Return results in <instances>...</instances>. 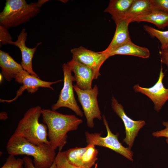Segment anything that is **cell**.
I'll list each match as a JSON object with an SVG mask.
<instances>
[{
  "label": "cell",
  "mask_w": 168,
  "mask_h": 168,
  "mask_svg": "<svg viewBox=\"0 0 168 168\" xmlns=\"http://www.w3.org/2000/svg\"><path fill=\"white\" fill-rule=\"evenodd\" d=\"M43 123L48 128V137L50 144L54 150L59 151L66 144L67 133L76 130L82 123V119L73 115L65 114L56 110L42 109Z\"/></svg>",
  "instance_id": "obj_1"
},
{
  "label": "cell",
  "mask_w": 168,
  "mask_h": 168,
  "mask_svg": "<svg viewBox=\"0 0 168 168\" xmlns=\"http://www.w3.org/2000/svg\"><path fill=\"white\" fill-rule=\"evenodd\" d=\"M6 149L9 155L33 157L36 168H49L54 163L57 155L55 150L50 144L37 146L14 134L9 138Z\"/></svg>",
  "instance_id": "obj_2"
},
{
  "label": "cell",
  "mask_w": 168,
  "mask_h": 168,
  "mask_svg": "<svg viewBox=\"0 0 168 168\" xmlns=\"http://www.w3.org/2000/svg\"><path fill=\"white\" fill-rule=\"evenodd\" d=\"M42 110L39 106L29 109L19 121L13 134L37 146L50 144L47 138V127L39 121Z\"/></svg>",
  "instance_id": "obj_3"
},
{
  "label": "cell",
  "mask_w": 168,
  "mask_h": 168,
  "mask_svg": "<svg viewBox=\"0 0 168 168\" xmlns=\"http://www.w3.org/2000/svg\"><path fill=\"white\" fill-rule=\"evenodd\" d=\"M37 2L27 3L25 0H7L0 13V25L7 29L29 21L40 12Z\"/></svg>",
  "instance_id": "obj_4"
},
{
  "label": "cell",
  "mask_w": 168,
  "mask_h": 168,
  "mask_svg": "<svg viewBox=\"0 0 168 168\" xmlns=\"http://www.w3.org/2000/svg\"><path fill=\"white\" fill-rule=\"evenodd\" d=\"M103 123L107 130V135L105 137L101 136V133H85L86 143L109 148L123 156L129 160L133 161V152L128 147L123 146L118 139L119 134H114L111 131L106 117L102 116Z\"/></svg>",
  "instance_id": "obj_5"
},
{
  "label": "cell",
  "mask_w": 168,
  "mask_h": 168,
  "mask_svg": "<svg viewBox=\"0 0 168 168\" xmlns=\"http://www.w3.org/2000/svg\"><path fill=\"white\" fill-rule=\"evenodd\" d=\"M64 74L63 86L61 91L57 102L53 105L51 110H56L62 107L68 108L72 110L78 116L82 117L83 113L78 106L74 93L73 82L75 78L67 63L62 66Z\"/></svg>",
  "instance_id": "obj_6"
},
{
  "label": "cell",
  "mask_w": 168,
  "mask_h": 168,
  "mask_svg": "<svg viewBox=\"0 0 168 168\" xmlns=\"http://www.w3.org/2000/svg\"><path fill=\"white\" fill-rule=\"evenodd\" d=\"M73 88L82 106L87 125L90 128H93L94 126L95 119L100 120L102 119L97 100L99 92L98 86L95 85L91 89L83 90L74 85Z\"/></svg>",
  "instance_id": "obj_7"
},
{
  "label": "cell",
  "mask_w": 168,
  "mask_h": 168,
  "mask_svg": "<svg viewBox=\"0 0 168 168\" xmlns=\"http://www.w3.org/2000/svg\"><path fill=\"white\" fill-rule=\"evenodd\" d=\"M14 78L16 82L22 85L16 91V95L14 98L9 100L0 99L1 102L11 103L15 101L23 94L25 90L31 93L36 92L39 87L49 88L54 90L51 85L62 81L61 80L52 82L44 81L41 80L39 77L30 75L24 70L18 73Z\"/></svg>",
  "instance_id": "obj_8"
},
{
  "label": "cell",
  "mask_w": 168,
  "mask_h": 168,
  "mask_svg": "<svg viewBox=\"0 0 168 168\" xmlns=\"http://www.w3.org/2000/svg\"><path fill=\"white\" fill-rule=\"evenodd\" d=\"M161 66L158 80L152 86L149 88L141 86L137 84L133 86L135 92L140 93L148 97L153 102L154 109L159 112L166 102L168 100V88H165L163 81L165 77Z\"/></svg>",
  "instance_id": "obj_9"
},
{
  "label": "cell",
  "mask_w": 168,
  "mask_h": 168,
  "mask_svg": "<svg viewBox=\"0 0 168 168\" xmlns=\"http://www.w3.org/2000/svg\"><path fill=\"white\" fill-rule=\"evenodd\" d=\"M111 107L114 111L121 119L124 125L126 136L123 142L128 146L130 149L133 144L135 139L140 130L145 124L144 120L135 121L126 114L124 107L113 96L111 98Z\"/></svg>",
  "instance_id": "obj_10"
},
{
  "label": "cell",
  "mask_w": 168,
  "mask_h": 168,
  "mask_svg": "<svg viewBox=\"0 0 168 168\" xmlns=\"http://www.w3.org/2000/svg\"><path fill=\"white\" fill-rule=\"evenodd\" d=\"M74 60L92 69L97 79L100 75V67L109 57L105 54L88 49L82 46L74 48L71 50Z\"/></svg>",
  "instance_id": "obj_11"
},
{
  "label": "cell",
  "mask_w": 168,
  "mask_h": 168,
  "mask_svg": "<svg viewBox=\"0 0 168 168\" xmlns=\"http://www.w3.org/2000/svg\"><path fill=\"white\" fill-rule=\"evenodd\" d=\"M67 64L71 71L74 74L76 86L83 90L92 89V80L97 79L94 71L73 58Z\"/></svg>",
  "instance_id": "obj_12"
},
{
  "label": "cell",
  "mask_w": 168,
  "mask_h": 168,
  "mask_svg": "<svg viewBox=\"0 0 168 168\" xmlns=\"http://www.w3.org/2000/svg\"><path fill=\"white\" fill-rule=\"evenodd\" d=\"M27 36V34L26 31V29L23 28L17 35V40L15 41L9 42L8 44L14 45L20 50L22 56V61L21 64L23 69L30 75L39 77L37 73L33 70L32 61L37 48L41 44V43H38L33 48H28L26 45Z\"/></svg>",
  "instance_id": "obj_13"
},
{
  "label": "cell",
  "mask_w": 168,
  "mask_h": 168,
  "mask_svg": "<svg viewBox=\"0 0 168 168\" xmlns=\"http://www.w3.org/2000/svg\"><path fill=\"white\" fill-rule=\"evenodd\" d=\"M130 23L128 19H124L116 23V30L112 40L107 48L104 50L101 51V52L109 53L131 40L128 30V26Z\"/></svg>",
  "instance_id": "obj_14"
},
{
  "label": "cell",
  "mask_w": 168,
  "mask_h": 168,
  "mask_svg": "<svg viewBox=\"0 0 168 168\" xmlns=\"http://www.w3.org/2000/svg\"><path fill=\"white\" fill-rule=\"evenodd\" d=\"M0 67L1 74L8 82L24 70L21 64L16 62L9 53L2 50H0Z\"/></svg>",
  "instance_id": "obj_15"
},
{
  "label": "cell",
  "mask_w": 168,
  "mask_h": 168,
  "mask_svg": "<svg viewBox=\"0 0 168 168\" xmlns=\"http://www.w3.org/2000/svg\"><path fill=\"white\" fill-rule=\"evenodd\" d=\"M104 54L109 58L115 55H126L147 58L150 55V51L147 48L137 45L132 40L126 43L109 53Z\"/></svg>",
  "instance_id": "obj_16"
},
{
  "label": "cell",
  "mask_w": 168,
  "mask_h": 168,
  "mask_svg": "<svg viewBox=\"0 0 168 168\" xmlns=\"http://www.w3.org/2000/svg\"><path fill=\"white\" fill-rule=\"evenodd\" d=\"M134 0H111L104 12L109 13L115 24L124 18Z\"/></svg>",
  "instance_id": "obj_17"
},
{
  "label": "cell",
  "mask_w": 168,
  "mask_h": 168,
  "mask_svg": "<svg viewBox=\"0 0 168 168\" xmlns=\"http://www.w3.org/2000/svg\"><path fill=\"white\" fill-rule=\"evenodd\" d=\"M141 21L151 23L156 25L158 29L163 30L166 27H168V13L154 9L147 15L133 19L131 22Z\"/></svg>",
  "instance_id": "obj_18"
},
{
  "label": "cell",
  "mask_w": 168,
  "mask_h": 168,
  "mask_svg": "<svg viewBox=\"0 0 168 168\" xmlns=\"http://www.w3.org/2000/svg\"><path fill=\"white\" fill-rule=\"evenodd\" d=\"M153 10L150 0H134L124 19L131 22L133 19L147 15Z\"/></svg>",
  "instance_id": "obj_19"
},
{
  "label": "cell",
  "mask_w": 168,
  "mask_h": 168,
  "mask_svg": "<svg viewBox=\"0 0 168 168\" xmlns=\"http://www.w3.org/2000/svg\"><path fill=\"white\" fill-rule=\"evenodd\" d=\"M88 147V145L83 147H76L66 151L69 163L76 167L81 168L82 157Z\"/></svg>",
  "instance_id": "obj_20"
},
{
  "label": "cell",
  "mask_w": 168,
  "mask_h": 168,
  "mask_svg": "<svg viewBox=\"0 0 168 168\" xmlns=\"http://www.w3.org/2000/svg\"><path fill=\"white\" fill-rule=\"evenodd\" d=\"M87 145L88 147L83 156L81 168H91L97 160L98 151L95 146L92 144Z\"/></svg>",
  "instance_id": "obj_21"
},
{
  "label": "cell",
  "mask_w": 168,
  "mask_h": 168,
  "mask_svg": "<svg viewBox=\"0 0 168 168\" xmlns=\"http://www.w3.org/2000/svg\"><path fill=\"white\" fill-rule=\"evenodd\" d=\"M143 29L151 37H155L159 40L161 49L168 47V30L161 31L147 25L144 26Z\"/></svg>",
  "instance_id": "obj_22"
},
{
  "label": "cell",
  "mask_w": 168,
  "mask_h": 168,
  "mask_svg": "<svg viewBox=\"0 0 168 168\" xmlns=\"http://www.w3.org/2000/svg\"><path fill=\"white\" fill-rule=\"evenodd\" d=\"M54 162L55 168H80L69 163L66 151H59L56 156Z\"/></svg>",
  "instance_id": "obj_23"
},
{
  "label": "cell",
  "mask_w": 168,
  "mask_h": 168,
  "mask_svg": "<svg viewBox=\"0 0 168 168\" xmlns=\"http://www.w3.org/2000/svg\"><path fill=\"white\" fill-rule=\"evenodd\" d=\"M15 156L9 155L5 163L0 168H24L23 159L16 158Z\"/></svg>",
  "instance_id": "obj_24"
},
{
  "label": "cell",
  "mask_w": 168,
  "mask_h": 168,
  "mask_svg": "<svg viewBox=\"0 0 168 168\" xmlns=\"http://www.w3.org/2000/svg\"><path fill=\"white\" fill-rule=\"evenodd\" d=\"M152 8L168 13V0H150Z\"/></svg>",
  "instance_id": "obj_25"
},
{
  "label": "cell",
  "mask_w": 168,
  "mask_h": 168,
  "mask_svg": "<svg viewBox=\"0 0 168 168\" xmlns=\"http://www.w3.org/2000/svg\"><path fill=\"white\" fill-rule=\"evenodd\" d=\"M12 38L8 30V29L0 26V42L2 44H8L12 41Z\"/></svg>",
  "instance_id": "obj_26"
},
{
  "label": "cell",
  "mask_w": 168,
  "mask_h": 168,
  "mask_svg": "<svg viewBox=\"0 0 168 168\" xmlns=\"http://www.w3.org/2000/svg\"><path fill=\"white\" fill-rule=\"evenodd\" d=\"M162 124L165 127V128L160 131L153 132L152 135L157 138L165 137L168 138V121H163Z\"/></svg>",
  "instance_id": "obj_27"
},
{
  "label": "cell",
  "mask_w": 168,
  "mask_h": 168,
  "mask_svg": "<svg viewBox=\"0 0 168 168\" xmlns=\"http://www.w3.org/2000/svg\"><path fill=\"white\" fill-rule=\"evenodd\" d=\"M24 161V168H36L33 163L32 160L28 156L23 157ZM49 168H55V165L54 161L53 165Z\"/></svg>",
  "instance_id": "obj_28"
},
{
  "label": "cell",
  "mask_w": 168,
  "mask_h": 168,
  "mask_svg": "<svg viewBox=\"0 0 168 168\" xmlns=\"http://www.w3.org/2000/svg\"><path fill=\"white\" fill-rule=\"evenodd\" d=\"M159 53L161 63L165 64L167 66L168 70V47L161 49ZM167 79L168 80V76Z\"/></svg>",
  "instance_id": "obj_29"
},
{
  "label": "cell",
  "mask_w": 168,
  "mask_h": 168,
  "mask_svg": "<svg viewBox=\"0 0 168 168\" xmlns=\"http://www.w3.org/2000/svg\"><path fill=\"white\" fill-rule=\"evenodd\" d=\"M8 118L7 114L5 112H2L0 114V119L1 120H5Z\"/></svg>",
  "instance_id": "obj_30"
},
{
  "label": "cell",
  "mask_w": 168,
  "mask_h": 168,
  "mask_svg": "<svg viewBox=\"0 0 168 168\" xmlns=\"http://www.w3.org/2000/svg\"><path fill=\"white\" fill-rule=\"evenodd\" d=\"M47 1H48V0H39L37 2L39 6L40 7Z\"/></svg>",
  "instance_id": "obj_31"
},
{
  "label": "cell",
  "mask_w": 168,
  "mask_h": 168,
  "mask_svg": "<svg viewBox=\"0 0 168 168\" xmlns=\"http://www.w3.org/2000/svg\"><path fill=\"white\" fill-rule=\"evenodd\" d=\"M3 75H2V74H1V73H0V83H1V82H2V79H3Z\"/></svg>",
  "instance_id": "obj_32"
},
{
  "label": "cell",
  "mask_w": 168,
  "mask_h": 168,
  "mask_svg": "<svg viewBox=\"0 0 168 168\" xmlns=\"http://www.w3.org/2000/svg\"><path fill=\"white\" fill-rule=\"evenodd\" d=\"M166 143H167V144H168V138H166Z\"/></svg>",
  "instance_id": "obj_33"
}]
</instances>
